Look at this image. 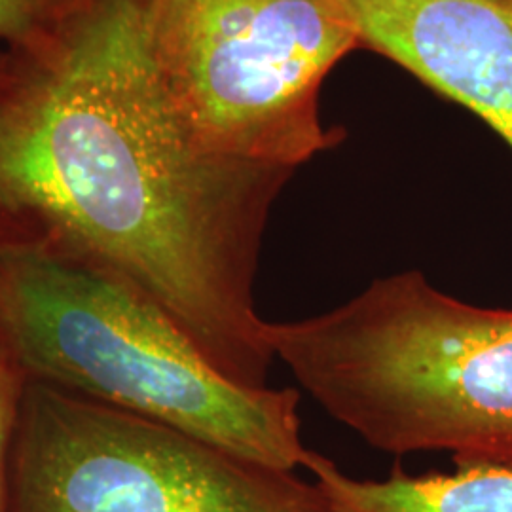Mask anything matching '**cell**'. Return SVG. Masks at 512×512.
<instances>
[{
  "instance_id": "5b68a950",
  "label": "cell",
  "mask_w": 512,
  "mask_h": 512,
  "mask_svg": "<svg viewBox=\"0 0 512 512\" xmlns=\"http://www.w3.org/2000/svg\"><path fill=\"white\" fill-rule=\"evenodd\" d=\"M8 512H332L313 480L162 421L25 380Z\"/></svg>"
},
{
  "instance_id": "3957f363",
  "label": "cell",
  "mask_w": 512,
  "mask_h": 512,
  "mask_svg": "<svg viewBox=\"0 0 512 512\" xmlns=\"http://www.w3.org/2000/svg\"><path fill=\"white\" fill-rule=\"evenodd\" d=\"M0 344L25 380L162 421L281 471L304 467L296 389L220 374L128 279L55 241L0 245Z\"/></svg>"
},
{
  "instance_id": "ba28073f",
  "label": "cell",
  "mask_w": 512,
  "mask_h": 512,
  "mask_svg": "<svg viewBox=\"0 0 512 512\" xmlns=\"http://www.w3.org/2000/svg\"><path fill=\"white\" fill-rule=\"evenodd\" d=\"M88 0H0V44L25 55L54 50Z\"/></svg>"
},
{
  "instance_id": "52a82bcc",
  "label": "cell",
  "mask_w": 512,
  "mask_h": 512,
  "mask_svg": "<svg viewBox=\"0 0 512 512\" xmlns=\"http://www.w3.org/2000/svg\"><path fill=\"white\" fill-rule=\"evenodd\" d=\"M304 469L332 512H512V471L456 467L452 473L408 475L395 467L384 480L355 478L308 452Z\"/></svg>"
},
{
  "instance_id": "30bf717a",
  "label": "cell",
  "mask_w": 512,
  "mask_h": 512,
  "mask_svg": "<svg viewBox=\"0 0 512 512\" xmlns=\"http://www.w3.org/2000/svg\"><path fill=\"white\" fill-rule=\"evenodd\" d=\"M507 2H512V0H507Z\"/></svg>"
},
{
  "instance_id": "277c9868",
  "label": "cell",
  "mask_w": 512,
  "mask_h": 512,
  "mask_svg": "<svg viewBox=\"0 0 512 512\" xmlns=\"http://www.w3.org/2000/svg\"><path fill=\"white\" fill-rule=\"evenodd\" d=\"M171 105L203 147L298 169L336 147L321 88L359 40L327 0H135Z\"/></svg>"
},
{
  "instance_id": "7a4b0ae2",
  "label": "cell",
  "mask_w": 512,
  "mask_h": 512,
  "mask_svg": "<svg viewBox=\"0 0 512 512\" xmlns=\"http://www.w3.org/2000/svg\"><path fill=\"white\" fill-rule=\"evenodd\" d=\"M268 340L311 399L368 446L512 471V310L459 300L408 270L332 310L268 321Z\"/></svg>"
},
{
  "instance_id": "9c48e42d",
  "label": "cell",
  "mask_w": 512,
  "mask_h": 512,
  "mask_svg": "<svg viewBox=\"0 0 512 512\" xmlns=\"http://www.w3.org/2000/svg\"><path fill=\"white\" fill-rule=\"evenodd\" d=\"M23 384L25 376L0 344V512H8V461Z\"/></svg>"
},
{
  "instance_id": "8992f818",
  "label": "cell",
  "mask_w": 512,
  "mask_h": 512,
  "mask_svg": "<svg viewBox=\"0 0 512 512\" xmlns=\"http://www.w3.org/2000/svg\"><path fill=\"white\" fill-rule=\"evenodd\" d=\"M359 40L471 110L512 150V2L327 0Z\"/></svg>"
},
{
  "instance_id": "6da1fadb",
  "label": "cell",
  "mask_w": 512,
  "mask_h": 512,
  "mask_svg": "<svg viewBox=\"0 0 512 512\" xmlns=\"http://www.w3.org/2000/svg\"><path fill=\"white\" fill-rule=\"evenodd\" d=\"M294 173L203 147L135 0H90L48 54L0 50V245L55 241L109 266L251 389L275 361L255 283Z\"/></svg>"
}]
</instances>
